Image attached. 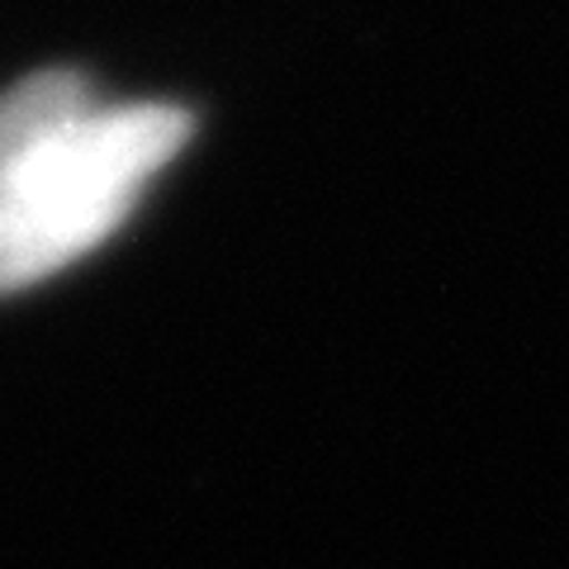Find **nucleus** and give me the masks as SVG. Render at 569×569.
Instances as JSON below:
<instances>
[{
	"instance_id": "obj_1",
	"label": "nucleus",
	"mask_w": 569,
	"mask_h": 569,
	"mask_svg": "<svg viewBox=\"0 0 569 569\" xmlns=\"http://www.w3.org/2000/svg\"><path fill=\"white\" fill-rule=\"evenodd\" d=\"M190 133L176 104H100L77 71L14 86L0 104V295L110 238Z\"/></svg>"
}]
</instances>
